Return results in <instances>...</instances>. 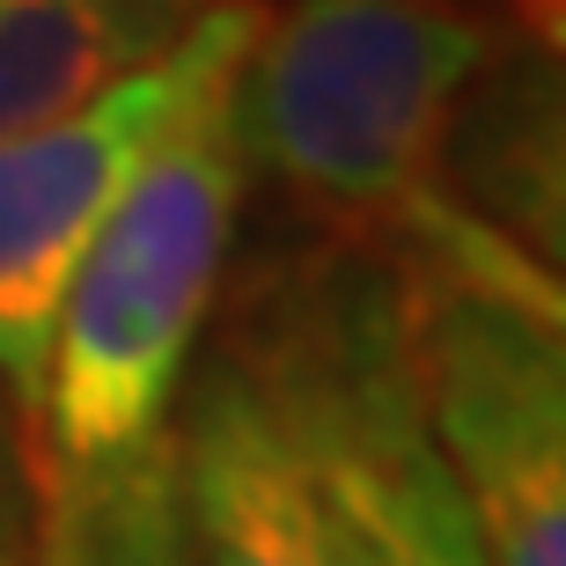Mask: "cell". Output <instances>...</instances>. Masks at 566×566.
I'll use <instances>...</instances> for the list:
<instances>
[{"label": "cell", "instance_id": "6da1fadb", "mask_svg": "<svg viewBox=\"0 0 566 566\" xmlns=\"http://www.w3.org/2000/svg\"><path fill=\"white\" fill-rule=\"evenodd\" d=\"M501 22L457 0H287L229 74L235 163L338 243H412L449 199V133Z\"/></svg>", "mask_w": 566, "mask_h": 566}, {"label": "cell", "instance_id": "7a4b0ae2", "mask_svg": "<svg viewBox=\"0 0 566 566\" xmlns=\"http://www.w3.org/2000/svg\"><path fill=\"white\" fill-rule=\"evenodd\" d=\"M243 163L229 140V82L169 133L60 302L38 390V457L52 485H88L169 434L191 346L213 316L235 235Z\"/></svg>", "mask_w": 566, "mask_h": 566}, {"label": "cell", "instance_id": "3957f363", "mask_svg": "<svg viewBox=\"0 0 566 566\" xmlns=\"http://www.w3.org/2000/svg\"><path fill=\"white\" fill-rule=\"evenodd\" d=\"M412 398L479 530L485 566H566V354L559 265L479 213L441 207L398 243Z\"/></svg>", "mask_w": 566, "mask_h": 566}, {"label": "cell", "instance_id": "277c9868", "mask_svg": "<svg viewBox=\"0 0 566 566\" xmlns=\"http://www.w3.org/2000/svg\"><path fill=\"white\" fill-rule=\"evenodd\" d=\"M258 15V0H221L155 66L126 74L74 118L0 140V390L22 405V420L38 412L60 302L88 243L104 235L147 155L235 74Z\"/></svg>", "mask_w": 566, "mask_h": 566}, {"label": "cell", "instance_id": "5b68a950", "mask_svg": "<svg viewBox=\"0 0 566 566\" xmlns=\"http://www.w3.org/2000/svg\"><path fill=\"white\" fill-rule=\"evenodd\" d=\"M243 360L265 368L316 427L354 515L360 566H485L479 530L420 427L405 273L360 265Z\"/></svg>", "mask_w": 566, "mask_h": 566}, {"label": "cell", "instance_id": "8992f818", "mask_svg": "<svg viewBox=\"0 0 566 566\" xmlns=\"http://www.w3.org/2000/svg\"><path fill=\"white\" fill-rule=\"evenodd\" d=\"M191 566H360L332 457L302 405L243 354H221L177 434Z\"/></svg>", "mask_w": 566, "mask_h": 566}, {"label": "cell", "instance_id": "52a82bcc", "mask_svg": "<svg viewBox=\"0 0 566 566\" xmlns=\"http://www.w3.org/2000/svg\"><path fill=\"white\" fill-rule=\"evenodd\" d=\"M221 0H0V140L60 126L155 66Z\"/></svg>", "mask_w": 566, "mask_h": 566}, {"label": "cell", "instance_id": "ba28073f", "mask_svg": "<svg viewBox=\"0 0 566 566\" xmlns=\"http://www.w3.org/2000/svg\"><path fill=\"white\" fill-rule=\"evenodd\" d=\"M66 559L74 566H191L185 485H177V434L147 441L118 471L60 493Z\"/></svg>", "mask_w": 566, "mask_h": 566}, {"label": "cell", "instance_id": "9c48e42d", "mask_svg": "<svg viewBox=\"0 0 566 566\" xmlns=\"http://www.w3.org/2000/svg\"><path fill=\"white\" fill-rule=\"evenodd\" d=\"M60 537V485L38 457L22 405L0 390V566H44Z\"/></svg>", "mask_w": 566, "mask_h": 566}, {"label": "cell", "instance_id": "30bf717a", "mask_svg": "<svg viewBox=\"0 0 566 566\" xmlns=\"http://www.w3.org/2000/svg\"><path fill=\"white\" fill-rule=\"evenodd\" d=\"M507 15H515V30L537 44H559V0H507Z\"/></svg>", "mask_w": 566, "mask_h": 566}, {"label": "cell", "instance_id": "8fae6325", "mask_svg": "<svg viewBox=\"0 0 566 566\" xmlns=\"http://www.w3.org/2000/svg\"><path fill=\"white\" fill-rule=\"evenodd\" d=\"M44 566H74L66 559V523H60V537H52V552H44Z\"/></svg>", "mask_w": 566, "mask_h": 566}]
</instances>
